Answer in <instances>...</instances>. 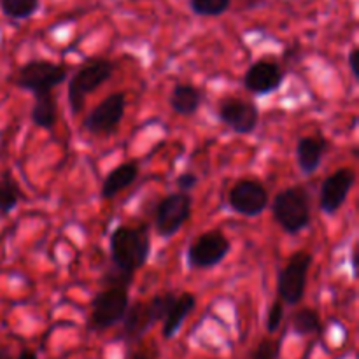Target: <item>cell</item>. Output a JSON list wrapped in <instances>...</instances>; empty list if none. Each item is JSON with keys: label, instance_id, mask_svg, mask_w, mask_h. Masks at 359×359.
<instances>
[{"label": "cell", "instance_id": "obj_1", "mask_svg": "<svg viewBox=\"0 0 359 359\" xmlns=\"http://www.w3.org/2000/svg\"><path fill=\"white\" fill-rule=\"evenodd\" d=\"M112 270L133 276L144 269L151 256V237L146 224L118 226L109 238Z\"/></svg>", "mask_w": 359, "mask_h": 359}, {"label": "cell", "instance_id": "obj_2", "mask_svg": "<svg viewBox=\"0 0 359 359\" xmlns=\"http://www.w3.org/2000/svg\"><path fill=\"white\" fill-rule=\"evenodd\" d=\"M273 221L286 233L298 235L311 224V198L304 186H290L276 195L272 202Z\"/></svg>", "mask_w": 359, "mask_h": 359}, {"label": "cell", "instance_id": "obj_3", "mask_svg": "<svg viewBox=\"0 0 359 359\" xmlns=\"http://www.w3.org/2000/svg\"><path fill=\"white\" fill-rule=\"evenodd\" d=\"M116 65L107 58H93L88 60L84 65L74 72L70 77L69 88H67V97L72 116H79L84 111L88 95L97 91L104 83H107L114 74Z\"/></svg>", "mask_w": 359, "mask_h": 359}, {"label": "cell", "instance_id": "obj_4", "mask_svg": "<svg viewBox=\"0 0 359 359\" xmlns=\"http://www.w3.org/2000/svg\"><path fill=\"white\" fill-rule=\"evenodd\" d=\"M130 307L128 287L125 286H107L102 290L91 302L90 319L88 328L91 332H104L119 325Z\"/></svg>", "mask_w": 359, "mask_h": 359}, {"label": "cell", "instance_id": "obj_5", "mask_svg": "<svg viewBox=\"0 0 359 359\" xmlns=\"http://www.w3.org/2000/svg\"><path fill=\"white\" fill-rule=\"evenodd\" d=\"M312 262H314L312 255L304 249L290 256L277 279V293H279L280 302L287 305H298L304 300Z\"/></svg>", "mask_w": 359, "mask_h": 359}, {"label": "cell", "instance_id": "obj_6", "mask_svg": "<svg viewBox=\"0 0 359 359\" xmlns=\"http://www.w3.org/2000/svg\"><path fill=\"white\" fill-rule=\"evenodd\" d=\"M67 67L49 60H30L20 67L14 84L30 93H46L53 91L56 86L67 79Z\"/></svg>", "mask_w": 359, "mask_h": 359}, {"label": "cell", "instance_id": "obj_7", "mask_svg": "<svg viewBox=\"0 0 359 359\" xmlns=\"http://www.w3.org/2000/svg\"><path fill=\"white\" fill-rule=\"evenodd\" d=\"M193 198L189 193H170L158 202L154 210V226L160 237L170 238L191 217Z\"/></svg>", "mask_w": 359, "mask_h": 359}, {"label": "cell", "instance_id": "obj_8", "mask_svg": "<svg viewBox=\"0 0 359 359\" xmlns=\"http://www.w3.org/2000/svg\"><path fill=\"white\" fill-rule=\"evenodd\" d=\"M126 111V93L118 91L105 97L93 111L86 114L83 128L91 135H112L118 132Z\"/></svg>", "mask_w": 359, "mask_h": 359}, {"label": "cell", "instance_id": "obj_9", "mask_svg": "<svg viewBox=\"0 0 359 359\" xmlns=\"http://www.w3.org/2000/svg\"><path fill=\"white\" fill-rule=\"evenodd\" d=\"M231 249V242L219 230L200 235L188 249V265L196 270H210L224 262Z\"/></svg>", "mask_w": 359, "mask_h": 359}, {"label": "cell", "instance_id": "obj_10", "mask_svg": "<svg viewBox=\"0 0 359 359\" xmlns=\"http://www.w3.org/2000/svg\"><path fill=\"white\" fill-rule=\"evenodd\" d=\"M270 203L269 189L256 179H241L228 193V205L231 210L245 217H256L265 212Z\"/></svg>", "mask_w": 359, "mask_h": 359}, {"label": "cell", "instance_id": "obj_11", "mask_svg": "<svg viewBox=\"0 0 359 359\" xmlns=\"http://www.w3.org/2000/svg\"><path fill=\"white\" fill-rule=\"evenodd\" d=\"M216 114L221 123L230 126L238 135H249L259 125V109L251 100L237 97H224L217 104Z\"/></svg>", "mask_w": 359, "mask_h": 359}, {"label": "cell", "instance_id": "obj_12", "mask_svg": "<svg viewBox=\"0 0 359 359\" xmlns=\"http://www.w3.org/2000/svg\"><path fill=\"white\" fill-rule=\"evenodd\" d=\"M354 184H356V172L353 168L344 167L328 175L323 181L321 193H319V207L323 212L328 216L339 212Z\"/></svg>", "mask_w": 359, "mask_h": 359}, {"label": "cell", "instance_id": "obj_13", "mask_svg": "<svg viewBox=\"0 0 359 359\" xmlns=\"http://www.w3.org/2000/svg\"><path fill=\"white\" fill-rule=\"evenodd\" d=\"M284 72L279 63L273 60L263 58L252 63L244 74V88L252 95H262L266 97L270 93H276L284 83Z\"/></svg>", "mask_w": 359, "mask_h": 359}, {"label": "cell", "instance_id": "obj_14", "mask_svg": "<svg viewBox=\"0 0 359 359\" xmlns=\"http://www.w3.org/2000/svg\"><path fill=\"white\" fill-rule=\"evenodd\" d=\"M158 321L154 319L153 311L149 307V302H137L135 305L126 309V314L121 321V339L126 340V342H137Z\"/></svg>", "mask_w": 359, "mask_h": 359}, {"label": "cell", "instance_id": "obj_15", "mask_svg": "<svg viewBox=\"0 0 359 359\" xmlns=\"http://www.w3.org/2000/svg\"><path fill=\"white\" fill-rule=\"evenodd\" d=\"M330 142L323 135H305L298 139L297 144V161L302 174L312 175L321 167L323 158L328 151Z\"/></svg>", "mask_w": 359, "mask_h": 359}, {"label": "cell", "instance_id": "obj_16", "mask_svg": "<svg viewBox=\"0 0 359 359\" xmlns=\"http://www.w3.org/2000/svg\"><path fill=\"white\" fill-rule=\"evenodd\" d=\"M139 161H126V163L118 165L116 168H112L107 175H105L104 182H102L100 196L104 200L114 198L116 195H119L121 191H125L126 188L133 184L139 177Z\"/></svg>", "mask_w": 359, "mask_h": 359}, {"label": "cell", "instance_id": "obj_17", "mask_svg": "<svg viewBox=\"0 0 359 359\" xmlns=\"http://www.w3.org/2000/svg\"><path fill=\"white\" fill-rule=\"evenodd\" d=\"M196 297L193 293H182L175 297L174 304L168 309L167 316L163 319V328H161V337L165 340H172L177 332L181 330L182 323L186 321L189 314L195 311Z\"/></svg>", "mask_w": 359, "mask_h": 359}, {"label": "cell", "instance_id": "obj_18", "mask_svg": "<svg viewBox=\"0 0 359 359\" xmlns=\"http://www.w3.org/2000/svg\"><path fill=\"white\" fill-rule=\"evenodd\" d=\"M30 118L37 128H55L56 121H58V100L53 91L34 95V107H32Z\"/></svg>", "mask_w": 359, "mask_h": 359}, {"label": "cell", "instance_id": "obj_19", "mask_svg": "<svg viewBox=\"0 0 359 359\" xmlns=\"http://www.w3.org/2000/svg\"><path fill=\"white\" fill-rule=\"evenodd\" d=\"M202 105V91L193 84L177 83L172 88L170 107L179 116H193Z\"/></svg>", "mask_w": 359, "mask_h": 359}, {"label": "cell", "instance_id": "obj_20", "mask_svg": "<svg viewBox=\"0 0 359 359\" xmlns=\"http://www.w3.org/2000/svg\"><path fill=\"white\" fill-rule=\"evenodd\" d=\"M291 330H293L297 335L300 337H309L316 335V333H321V316L316 309L304 307L298 309L297 312L291 318Z\"/></svg>", "mask_w": 359, "mask_h": 359}, {"label": "cell", "instance_id": "obj_21", "mask_svg": "<svg viewBox=\"0 0 359 359\" xmlns=\"http://www.w3.org/2000/svg\"><path fill=\"white\" fill-rule=\"evenodd\" d=\"M21 196H23V193H21L20 184L13 177V174L7 170L2 172L0 174V212H13L20 203Z\"/></svg>", "mask_w": 359, "mask_h": 359}, {"label": "cell", "instance_id": "obj_22", "mask_svg": "<svg viewBox=\"0 0 359 359\" xmlns=\"http://www.w3.org/2000/svg\"><path fill=\"white\" fill-rule=\"evenodd\" d=\"M2 13L13 20L32 18L41 7V0H0Z\"/></svg>", "mask_w": 359, "mask_h": 359}, {"label": "cell", "instance_id": "obj_23", "mask_svg": "<svg viewBox=\"0 0 359 359\" xmlns=\"http://www.w3.org/2000/svg\"><path fill=\"white\" fill-rule=\"evenodd\" d=\"M230 6L231 0H189V7L196 16H221L230 9Z\"/></svg>", "mask_w": 359, "mask_h": 359}, {"label": "cell", "instance_id": "obj_24", "mask_svg": "<svg viewBox=\"0 0 359 359\" xmlns=\"http://www.w3.org/2000/svg\"><path fill=\"white\" fill-rule=\"evenodd\" d=\"M280 340L265 339L256 346V349L249 354L248 359H279Z\"/></svg>", "mask_w": 359, "mask_h": 359}, {"label": "cell", "instance_id": "obj_25", "mask_svg": "<svg viewBox=\"0 0 359 359\" xmlns=\"http://www.w3.org/2000/svg\"><path fill=\"white\" fill-rule=\"evenodd\" d=\"M284 318V307L283 302L276 300L270 307L269 316H266V332L269 333H276L277 330L280 328V323H283Z\"/></svg>", "mask_w": 359, "mask_h": 359}, {"label": "cell", "instance_id": "obj_26", "mask_svg": "<svg viewBox=\"0 0 359 359\" xmlns=\"http://www.w3.org/2000/svg\"><path fill=\"white\" fill-rule=\"evenodd\" d=\"M175 184H177L179 191L181 193H189L191 189H195L196 186H198V175L193 174V172H184V174L177 175Z\"/></svg>", "mask_w": 359, "mask_h": 359}, {"label": "cell", "instance_id": "obj_27", "mask_svg": "<svg viewBox=\"0 0 359 359\" xmlns=\"http://www.w3.org/2000/svg\"><path fill=\"white\" fill-rule=\"evenodd\" d=\"M358 60H359V49L354 46L353 49L349 51V55H347V65H349L351 69V74H353L354 79H359V65H358Z\"/></svg>", "mask_w": 359, "mask_h": 359}, {"label": "cell", "instance_id": "obj_28", "mask_svg": "<svg viewBox=\"0 0 359 359\" xmlns=\"http://www.w3.org/2000/svg\"><path fill=\"white\" fill-rule=\"evenodd\" d=\"M358 245H354L353 248V251H351V269H353V276L354 277H358V265H359V262H358Z\"/></svg>", "mask_w": 359, "mask_h": 359}, {"label": "cell", "instance_id": "obj_29", "mask_svg": "<svg viewBox=\"0 0 359 359\" xmlns=\"http://www.w3.org/2000/svg\"><path fill=\"white\" fill-rule=\"evenodd\" d=\"M16 359H39V358H37V354L34 353V351L23 349L20 354H18Z\"/></svg>", "mask_w": 359, "mask_h": 359}, {"label": "cell", "instance_id": "obj_30", "mask_svg": "<svg viewBox=\"0 0 359 359\" xmlns=\"http://www.w3.org/2000/svg\"><path fill=\"white\" fill-rule=\"evenodd\" d=\"M0 359H14L13 358V353H11L9 347L0 346Z\"/></svg>", "mask_w": 359, "mask_h": 359}, {"label": "cell", "instance_id": "obj_31", "mask_svg": "<svg viewBox=\"0 0 359 359\" xmlns=\"http://www.w3.org/2000/svg\"><path fill=\"white\" fill-rule=\"evenodd\" d=\"M132 359H151V358L147 356V354H135Z\"/></svg>", "mask_w": 359, "mask_h": 359}]
</instances>
